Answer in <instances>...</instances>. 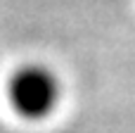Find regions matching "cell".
<instances>
[{
    "label": "cell",
    "mask_w": 135,
    "mask_h": 133,
    "mask_svg": "<svg viewBox=\"0 0 135 133\" xmlns=\"http://www.w3.org/2000/svg\"><path fill=\"white\" fill-rule=\"evenodd\" d=\"M7 100L19 117L40 121L57 109L62 100V81L43 64H26L9 76Z\"/></svg>",
    "instance_id": "6da1fadb"
}]
</instances>
